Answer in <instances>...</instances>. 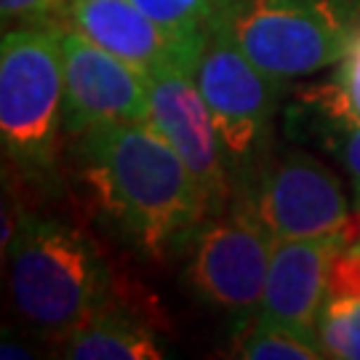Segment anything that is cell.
Returning <instances> with one entry per match:
<instances>
[{
	"mask_svg": "<svg viewBox=\"0 0 360 360\" xmlns=\"http://www.w3.org/2000/svg\"><path fill=\"white\" fill-rule=\"evenodd\" d=\"M275 238L259 219L251 184L238 187L230 206L206 217L187 243V283L208 307L235 321L254 318L262 304Z\"/></svg>",
	"mask_w": 360,
	"mask_h": 360,
	"instance_id": "cell-6",
	"label": "cell"
},
{
	"mask_svg": "<svg viewBox=\"0 0 360 360\" xmlns=\"http://www.w3.org/2000/svg\"><path fill=\"white\" fill-rule=\"evenodd\" d=\"M299 91H304L315 102L326 104V107H331L342 115L360 120V35L352 40L349 51L336 65V72L331 80L302 86Z\"/></svg>",
	"mask_w": 360,
	"mask_h": 360,
	"instance_id": "cell-17",
	"label": "cell"
},
{
	"mask_svg": "<svg viewBox=\"0 0 360 360\" xmlns=\"http://www.w3.org/2000/svg\"><path fill=\"white\" fill-rule=\"evenodd\" d=\"M67 6H70V0H59V8H62V11H65Z\"/></svg>",
	"mask_w": 360,
	"mask_h": 360,
	"instance_id": "cell-21",
	"label": "cell"
},
{
	"mask_svg": "<svg viewBox=\"0 0 360 360\" xmlns=\"http://www.w3.org/2000/svg\"><path fill=\"white\" fill-rule=\"evenodd\" d=\"M65 65L62 134L77 136L104 123L150 120V80L77 30H59Z\"/></svg>",
	"mask_w": 360,
	"mask_h": 360,
	"instance_id": "cell-8",
	"label": "cell"
},
{
	"mask_svg": "<svg viewBox=\"0 0 360 360\" xmlns=\"http://www.w3.org/2000/svg\"><path fill=\"white\" fill-rule=\"evenodd\" d=\"M230 32L264 75L304 77L349 51L360 35V0H243Z\"/></svg>",
	"mask_w": 360,
	"mask_h": 360,
	"instance_id": "cell-4",
	"label": "cell"
},
{
	"mask_svg": "<svg viewBox=\"0 0 360 360\" xmlns=\"http://www.w3.org/2000/svg\"><path fill=\"white\" fill-rule=\"evenodd\" d=\"M134 3L147 16H153L198 67L211 32L227 25L243 0H134Z\"/></svg>",
	"mask_w": 360,
	"mask_h": 360,
	"instance_id": "cell-15",
	"label": "cell"
},
{
	"mask_svg": "<svg viewBox=\"0 0 360 360\" xmlns=\"http://www.w3.org/2000/svg\"><path fill=\"white\" fill-rule=\"evenodd\" d=\"M195 80L208 104L235 190L254 184L264 166L272 115L285 80L264 75L240 51L230 32V22L206 40Z\"/></svg>",
	"mask_w": 360,
	"mask_h": 360,
	"instance_id": "cell-5",
	"label": "cell"
},
{
	"mask_svg": "<svg viewBox=\"0 0 360 360\" xmlns=\"http://www.w3.org/2000/svg\"><path fill=\"white\" fill-rule=\"evenodd\" d=\"M62 355L72 360H158L166 352L150 323L112 302L67 336Z\"/></svg>",
	"mask_w": 360,
	"mask_h": 360,
	"instance_id": "cell-13",
	"label": "cell"
},
{
	"mask_svg": "<svg viewBox=\"0 0 360 360\" xmlns=\"http://www.w3.org/2000/svg\"><path fill=\"white\" fill-rule=\"evenodd\" d=\"M65 16L72 30L142 75H153L168 65H179L190 72L198 70L179 43L134 0H70Z\"/></svg>",
	"mask_w": 360,
	"mask_h": 360,
	"instance_id": "cell-11",
	"label": "cell"
},
{
	"mask_svg": "<svg viewBox=\"0 0 360 360\" xmlns=\"http://www.w3.org/2000/svg\"><path fill=\"white\" fill-rule=\"evenodd\" d=\"M72 158L96 211L139 257L160 262L187 248L208 217L193 171L150 120L83 131Z\"/></svg>",
	"mask_w": 360,
	"mask_h": 360,
	"instance_id": "cell-1",
	"label": "cell"
},
{
	"mask_svg": "<svg viewBox=\"0 0 360 360\" xmlns=\"http://www.w3.org/2000/svg\"><path fill=\"white\" fill-rule=\"evenodd\" d=\"M355 217H358V232H360V195H355Z\"/></svg>",
	"mask_w": 360,
	"mask_h": 360,
	"instance_id": "cell-20",
	"label": "cell"
},
{
	"mask_svg": "<svg viewBox=\"0 0 360 360\" xmlns=\"http://www.w3.org/2000/svg\"><path fill=\"white\" fill-rule=\"evenodd\" d=\"M355 235L358 230H342L318 238L275 240L267 283L257 312L259 318L281 323L309 339H318V312L326 275L334 257L355 240Z\"/></svg>",
	"mask_w": 360,
	"mask_h": 360,
	"instance_id": "cell-10",
	"label": "cell"
},
{
	"mask_svg": "<svg viewBox=\"0 0 360 360\" xmlns=\"http://www.w3.org/2000/svg\"><path fill=\"white\" fill-rule=\"evenodd\" d=\"M147 80H150V123L166 136L193 171L195 181L206 198L208 217L221 214L230 206L235 184L224 166L221 144L195 72L179 65H168L147 75Z\"/></svg>",
	"mask_w": 360,
	"mask_h": 360,
	"instance_id": "cell-9",
	"label": "cell"
},
{
	"mask_svg": "<svg viewBox=\"0 0 360 360\" xmlns=\"http://www.w3.org/2000/svg\"><path fill=\"white\" fill-rule=\"evenodd\" d=\"M285 131L294 139L312 142L328 158H334L352 179L355 195H360V120L342 115L296 89Z\"/></svg>",
	"mask_w": 360,
	"mask_h": 360,
	"instance_id": "cell-14",
	"label": "cell"
},
{
	"mask_svg": "<svg viewBox=\"0 0 360 360\" xmlns=\"http://www.w3.org/2000/svg\"><path fill=\"white\" fill-rule=\"evenodd\" d=\"M0 355H3V358H32L30 349L22 347L19 342H8V336H6L3 345H0Z\"/></svg>",
	"mask_w": 360,
	"mask_h": 360,
	"instance_id": "cell-19",
	"label": "cell"
},
{
	"mask_svg": "<svg viewBox=\"0 0 360 360\" xmlns=\"http://www.w3.org/2000/svg\"><path fill=\"white\" fill-rule=\"evenodd\" d=\"M59 0H0L3 25H25L38 27L53 13H59Z\"/></svg>",
	"mask_w": 360,
	"mask_h": 360,
	"instance_id": "cell-18",
	"label": "cell"
},
{
	"mask_svg": "<svg viewBox=\"0 0 360 360\" xmlns=\"http://www.w3.org/2000/svg\"><path fill=\"white\" fill-rule=\"evenodd\" d=\"M232 355L243 360H321V342L264 318H248L232 342Z\"/></svg>",
	"mask_w": 360,
	"mask_h": 360,
	"instance_id": "cell-16",
	"label": "cell"
},
{
	"mask_svg": "<svg viewBox=\"0 0 360 360\" xmlns=\"http://www.w3.org/2000/svg\"><path fill=\"white\" fill-rule=\"evenodd\" d=\"M65 65L59 27L6 30L0 43V142L11 166L56 184Z\"/></svg>",
	"mask_w": 360,
	"mask_h": 360,
	"instance_id": "cell-3",
	"label": "cell"
},
{
	"mask_svg": "<svg viewBox=\"0 0 360 360\" xmlns=\"http://www.w3.org/2000/svg\"><path fill=\"white\" fill-rule=\"evenodd\" d=\"M251 190L259 219L275 240L358 230L342 179L309 153L291 150L267 160Z\"/></svg>",
	"mask_w": 360,
	"mask_h": 360,
	"instance_id": "cell-7",
	"label": "cell"
},
{
	"mask_svg": "<svg viewBox=\"0 0 360 360\" xmlns=\"http://www.w3.org/2000/svg\"><path fill=\"white\" fill-rule=\"evenodd\" d=\"M6 264L16 315L46 342L62 345L115 302V272L102 248L56 217L19 211Z\"/></svg>",
	"mask_w": 360,
	"mask_h": 360,
	"instance_id": "cell-2",
	"label": "cell"
},
{
	"mask_svg": "<svg viewBox=\"0 0 360 360\" xmlns=\"http://www.w3.org/2000/svg\"><path fill=\"white\" fill-rule=\"evenodd\" d=\"M318 339L326 358L360 360V243L352 240L334 257L321 312Z\"/></svg>",
	"mask_w": 360,
	"mask_h": 360,
	"instance_id": "cell-12",
	"label": "cell"
}]
</instances>
